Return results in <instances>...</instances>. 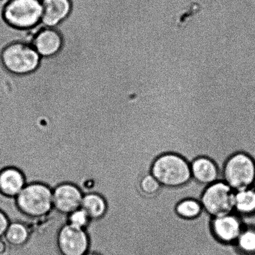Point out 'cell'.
<instances>
[{
  "label": "cell",
  "mask_w": 255,
  "mask_h": 255,
  "mask_svg": "<svg viewBox=\"0 0 255 255\" xmlns=\"http://www.w3.org/2000/svg\"><path fill=\"white\" fill-rule=\"evenodd\" d=\"M140 189L147 195L156 194L161 189V185L155 177L152 176L151 172L144 174L142 177L139 182Z\"/></svg>",
  "instance_id": "obj_19"
},
{
  "label": "cell",
  "mask_w": 255,
  "mask_h": 255,
  "mask_svg": "<svg viewBox=\"0 0 255 255\" xmlns=\"http://www.w3.org/2000/svg\"><path fill=\"white\" fill-rule=\"evenodd\" d=\"M18 208L27 216H46L53 208L52 191L40 183L27 184L15 197Z\"/></svg>",
  "instance_id": "obj_3"
},
{
  "label": "cell",
  "mask_w": 255,
  "mask_h": 255,
  "mask_svg": "<svg viewBox=\"0 0 255 255\" xmlns=\"http://www.w3.org/2000/svg\"><path fill=\"white\" fill-rule=\"evenodd\" d=\"M151 174L162 186H183L192 179L188 162L179 155L167 153L161 155L152 164Z\"/></svg>",
  "instance_id": "obj_1"
},
{
  "label": "cell",
  "mask_w": 255,
  "mask_h": 255,
  "mask_svg": "<svg viewBox=\"0 0 255 255\" xmlns=\"http://www.w3.org/2000/svg\"><path fill=\"white\" fill-rule=\"evenodd\" d=\"M41 23L45 27L58 26L71 13V0H41Z\"/></svg>",
  "instance_id": "obj_11"
},
{
  "label": "cell",
  "mask_w": 255,
  "mask_h": 255,
  "mask_svg": "<svg viewBox=\"0 0 255 255\" xmlns=\"http://www.w3.org/2000/svg\"><path fill=\"white\" fill-rule=\"evenodd\" d=\"M29 233L27 227L19 222L10 223L3 239L10 246L19 247L23 246L28 240Z\"/></svg>",
  "instance_id": "obj_17"
},
{
  "label": "cell",
  "mask_w": 255,
  "mask_h": 255,
  "mask_svg": "<svg viewBox=\"0 0 255 255\" xmlns=\"http://www.w3.org/2000/svg\"><path fill=\"white\" fill-rule=\"evenodd\" d=\"M192 178L202 184L209 186L219 181L218 167L211 159L200 157L190 164Z\"/></svg>",
  "instance_id": "obj_12"
},
{
  "label": "cell",
  "mask_w": 255,
  "mask_h": 255,
  "mask_svg": "<svg viewBox=\"0 0 255 255\" xmlns=\"http://www.w3.org/2000/svg\"><path fill=\"white\" fill-rule=\"evenodd\" d=\"M7 248L6 242L3 237L0 238V255H4L6 253Z\"/></svg>",
  "instance_id": "obj_22"
},
{
  "label": "cell",
  "mask_w": 255,
  "mask_h": 255,
  "mask_svg": "<svg viewBox=\"0 0 255 255\" xmlns=\"http://www.w3.org/2000/svg\"><path fill=\"white\" fill-rule=\"evenodd\" d=\"M81 208L88 215L91 220L101 218L106 214L107 204L105 199L97 194L84 195Z\"/></svg>",
  "instance_id": "obj_15"
},
{
  "label": "cell",
  "mask_w": 255,
  "mask_h": 255,
  "mask_svg": "<svg viewBox=\"0 0 255 255\" xmlns=\"http://www.w3.org/2000/svg\"><path fill=\"white\" fill-rule=\"evenodd\" d=\"M62 44L61 35L55 27H44L37 32L32 45L41 57H49L58 53Z\"/></svg>",
  "instance_id": "obj_10"
},
{
  "label": "cell",
  "mask_w": 255,
  "mask_h": 255,
  "mask_svg": "<svg viewBox=\"0 0 255 255\" xmlns=\"http://www.w3.org/2000/svg\"><path fill=\"white\" fill-rule=\"evenodd\" d=\"M41 0H8L4 8V18L11 26L32 28L41 22Z\"/></svg>",
  "instance_id": "obj_5"
},
{
  "label": "cell",
  "mask_w": 255,
  "mask_h": 255,
  "mask_svg": "<svg viewBox=\"0 0 255 255\" xmlns=\"http://www.w3.org/2000/svg\"><path fill=\"white\" fill-rule=\"evenodd\" d=\"M83 196L78 187L74 185L60 184L52 191L53 207L61 213L69 215L81 208Z\"/></svg>",
  "instance_id": "obj_9"
},
{
  "label": "cell",
  "mask_w": 255,
  "mask_h": 255,
  "mask_svg": "<svg viewBox=\"0 0 255 255\" xmlns=\"http://www.w3.org/2000/svg\"><path fill=\"white\" fill-rule=\"evenodd\" d=\"M85 255H101L98 254L94 253V252H88V253L86 254Z\"/></svg>",
  "instance_id": "obj_23"
},
{
  "label": "cell",
  "mask_w": 255,
  "mask_h": 255,
  "mask_svg": "<svg viewBox=\"0 0 255 255\" xmlns=\"http://www.w3.org/2000/svg\"><path fill=\"white\" fill-rule=\"evenodd\" d=\"M41 57L31 44L14 42L7 46L2 53L5 68L11 73L23 76L38 67Z\"/></svg>",
  "instance_id": "obj_4"
},
{
  "label": "cell",
  "mask_w": 255,
  "mask_h": 255,
  "mask_svg": "<svg viewBox=\"0 0 255 255\" xmlns=\"http://www.w3.org/2000/svg\"><path fill=\"white\" fill-rule=\"evenodd\" d=\"M9 225V221L6 215L0 210V238L4 236L7 227Z\"/></svg>",
  "instance_id": "obj_21"
},
{
  "label": "cell",
  "mask_w": 255,
  "mask_h": 255,
  "mask_svg": "<svg viewBox=\"0 0 255 255\" xmlns=\"http://www.w3.org/2000/svg\"><path fill=\"white\" fill-rule=\"evenodd\" d=\"M23 174L14 167H6L0 171V194L16 197L26 186Z\"/></svg>",
  "instance_id": "obj_13"
},
{
  "label": "cell",
  "mask_w": 255,
  "mask_h": 255,
  "mask_svg": "<svg viewBox=\"0 0 255 255\" xmlns=\"http://www.w3.org/2000/svg\"><path fill=\"white\" fill-rule=\"evenodd\" d=\"M236 192L222 181L209 185L202 194L200 202L212 217L226 216L234 212Z\"/></svg>",
  "instance_id": "obj_6"
},
{
  "label": "cell",
  "mask_w": 255,
  "mask_h": 255,
  "mask_svg": "<svg viewBox=\"0 0 255 255\" xmlns=\"http://www.w3.org/2000/svg\"><path fill=\"white\" fill-rule=\"evenodd\" d=\"M203 210L201 202L192 199H184L177 205L176 211L179 216L187 219L196 218Z\"/></svg>",
  "instance_id": "obj_18"
},
{
  "label": "cell",
  "mask_w": 255,
  "mask_h": 255,
  "mask_svg": "<svg viewBox=\"0 0 255 255\" xmlns=\"http://www.w3.org/2000/svg\"><path fill=\"white\" fill-rule=\"evenodd\" d=\"M235 245L242 255H255V224L244 225Z\"/></svg>",
  "instance_id": "obj_16"
},
{
  "label": "cell",
  "mask_w": 255,
  "mask_h": 255,
  "mask_svg": "<svg viewBox=\"0 0 255 255\" xmlns=\"http://www.w3.org/2000/svg\"><path fill=\"white\" fill-rule=\"evenodd\" d=\"M69 224L77 228L85 229L91 219L83 209L80 208L69 215Z\"/></svg>",
  "instance_id": "obj_20"
},
{
  "label": "cell",
  "mask_w": 255,
  "mask_h": 255,
  "mask_svg": "<svg viewBox=\"0 0 255 255\" xmlns=\"http://www.w3.org/2000/svg\"><path fill=\"white\" fill-rule=\"evenodd\" d=\"M222 181L235 192L255 186V159L239 152L230 157L225 164Z\"/></svg>",
  "instance_id": "obj_2"
},
{
  "label": "cell",
  "mask_w": 255,
  "mask_h": 255,
  "mask_svg": "<svg viewBox=\"0 0 255 255\" xmlns=\"http://www.w3.org/2000/svg\"><path fill=\"white\" fill-rule=\"evenodd\" d=\"M58 246L62 255H85L89 251V239L84 229L69 224L59 232Z\"/></svg>",
  "instance_id": "obj_7"
},
{
  "label": "cell",
  "mask_w": 255,
  "mask_h": 255,
  "mask_svg": "<svg viewBox=\"0 0 255 255\" xmlns=\"http://www.w3.org/2000/svg\"><path fill=\"white\" fill-rule=\"evenodd\" d=\"M244 227L241 216L234 212L212 219V229L215 237L225 244H236Z\"/></svg>",
  "instance_id": "obj_8"
},
{
  "label": "cell",
  "mask_w": 255,
  "mask_h": 255,
  "mask_svg": "<svg viewBox=\"0 0 255 255\" xmlns=\"http://www.w3.org/2000/svg\"><path fill=\"white\" fill-rule=\"evenodd\" d=\"M234 212L240 216L251 217L255 215V187L236 192Z\"/></svg>",
  "instance_id": "obj_14"
}]
</instances>
